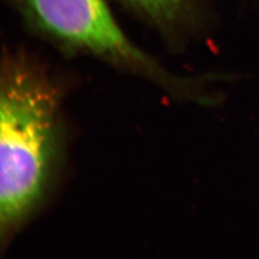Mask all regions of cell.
<instances>
[{
	"instance_id": "3",
	"label": "cell",
	"mask_w": 259,
	"mask_h": 259,
	"mask_svg": "<svg viewBox=\"0 0 259 259\" xmlns=\"http://www.w3.org/2000/svg\"><path fill=\"white\" fill-rule=\"evenodd\" d=\"M156 25L171 27L182 19L189 0H120Z\"/></svg>"
},
{
	"instance_id": "1",
	"label": "cell",
	"mask_w": 259,
	"mask_h": 259,
	"mask_svg": "<svg viewBox=\"0 0 259 259\" xmlns=\"http://www.w3.org/2000/svg\"><path fill=\"white\" fill-rule=\"evenodd\" d=\"M60 92L44 69L0 60V245L42 200L59 148Z\"/></svg>"
},
{
	"instance_id": "2",
	"label": "cell",
	"mask_w": 259,
	"mask_h": 259,
	"mask_svg": "<svg viewBox=\"0 0 259 259\" xmlns=\"http://www.w3.org/2000/svg\"><path fill=\"white\" fill-rule=\"evenodd\" d=\"M44 34L70 48L93 53L156 77L157 64L120 29L104 0H11Z\"/></svg>"
}]
</instances>
